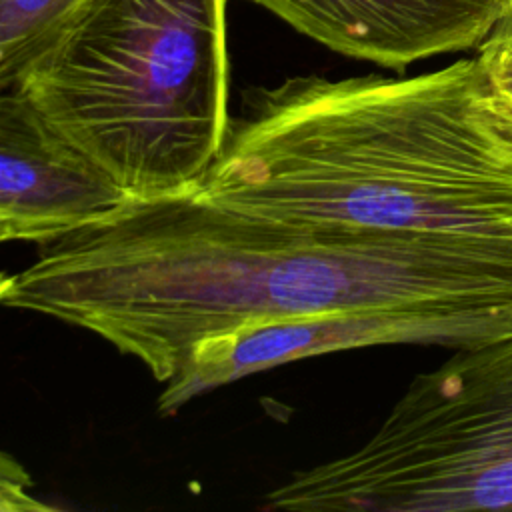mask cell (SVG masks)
<instances>
[{"label": "cell", "mask_w": 512, "mask_h": 512, "mask_svg": "<svg viewBox=\"0 0 512 512\" xmlns=\"http://www.w3.org/2000/svg\"><path fill=\"white\" fill-rule=\"evenodd\" d=\"M228 0H84L14 90L132 200L202 192L228 114Z\"/></svg>", "instance_id": "3"}, {"label": "cell", "mask_w": 512, "mask_h": 512, "mask_svg": "<svg viewBox=\"0 0 512 512\" xmlns=\"http://www.w3.org/2000/svg\"><path fill=\"white\" fill-rule=\"evenodd\" d=\"M84 0H0V88L14 90Z\"/></svg>", "instance_id": "7"}, {"label": "cell", "mask_w": 512, "mask_h": 512, "mask_svg": "<svg viewBox=\"0 0 512 512\" xmlns=\"http://www.w3.org/2000/svg\"><path fill=\"white\" fill-rule=\"evenodd\" d=\"M262 508L512 512V334L414 376L364 444L292 472Z\"/></svg>", "instance_id": "4"}, {"label": "cell", "mask_w": 512, "mask_h": 512, "mask_svg": "<svg viewBox=\"0 0 512 512\" xmlns=\"http://www.w3.org/2000/svg\"><path fill=\"white\" fill-rule=\"evenodd\" d=\"M0 496H2V510H36V508H50L44 502H38L26 492L22 486L32 484L28 474L22 466L12 460L8 454H2V474H0Z\"/></svg>", "instance_id": "8"}, {"label": "cell", "mask_w": 512, "mask_h": 512, "mask_svg": "<svg viewBox=\"0 0 512 512\" xmlns=\"http://www.w3.org/2000/svg\"><path fill=\"white\" fill-rule=\"evenodd\" d=\"M326 48L382 68L472 50L512 0H248Z\"/></svg>", "instance_id": "6"}, {"label": "cell", "mask_w": 512, "mask_h": 512, "mask_svg": "<svg viewBox=\"0 0 512 512\" xmlns=\"http://www.w3.org/2000/svg\"><path fill=\"white\" fill-rule=\"evenodd\" d=\"M0 302L98 336L160 384L202 338L324 314L424 316L476 348L512 334V230L390 232L270 218L200 194L130 200L4 274Z\"/></svg>", "instance_id": "1"}, {"label": "cell", "mask_w": 512, "mask_h": 512, "mask_svg": "<svg viewBox=\"0 0 512 512\" xmlns=\"http://www.w3.org/2000/svg\"><path fill=\"white\" fill-rule=\"evenodd\" d=\"M202 198L390 232L512 230V108L482 60L388 78L290 76L242 94Z\"/></svg>", "instance_id": "2"}, {"label": "cell", "mask_w": 512, "mask_h": 512, "mask_svg": "<svg viewBox=\"0 0 512 512\" xmlns=\"http://www.w3.org/2000/svg\"><path fill=\"white\" fill-rule=\"evenodd\" d=\"M132 198L20 90L0 98V240L50 244Z\"/></svg>", "instance_id": "5"}, {"label": "cell", "mask_w": 512, "mask_h": 512, "mask_svg": "<svg viewBox=\"0 0 512 512\" xmlns=\"http://www.w3.org/2000/svg\"><path fill=\"white\" fill-rule=\"evenodd\" d=\"M484 52L512 54V12L500 20V24L490 32V36L478 46Z\"/></svg>", "instance_id": "10"}, {"label": "cell", "mask_w": 512, "mask_h": 512, "mask_svg": "<svg viewBox=\"0 0 512 512\" xmlns=\"http://www.w3.org/2000/svg\"><path fill=\"white\" fill-rule=\"evenodd\" d=\"M478 58L486 66L490 80H492L494 88L498 90V94L512 108V54L478 50Z\"/></svg>", "instance_id": "9"}]
</instances>
